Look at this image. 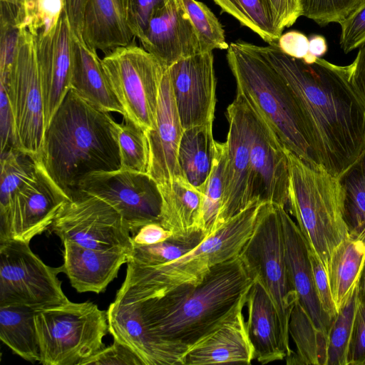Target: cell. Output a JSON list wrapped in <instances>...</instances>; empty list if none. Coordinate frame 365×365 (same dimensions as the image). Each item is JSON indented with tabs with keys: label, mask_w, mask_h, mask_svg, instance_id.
<instances>
[{
	"label": "cell",
	"mask_w": 365,
	"mask_h": 365,
	"mask_svg": "<svg viewBox=\"0 0 365 365\" xmlns=\"http://www.w3.org/2000/svg\"><path fill=\"white\" fill-rule=\"evenodd\" d=\"M36 309L21 304L0 306V339L26 361L39 362Z\"/></svg>",
	"instance_id": "cell-29"
},
{
	"label": "cell",
	"mask_w": 365,
	"mask_h": 365,
	"mask_svg": "<svg viewBox=\"0 0 365 365\" xmlns=\"http://www.w3.org/2000/svg\"><path fill=\"white\" fill-rule=\"evenodd\" d=\"M358 304L359 285L331 322L327 336V365L349 364L350 344Z\"/></svg>",
	"instance_id": "cell-33"
},
{
	"label": "cell",
	"mask_w": 365,
	"mask_h": 365,
	"mask_svg": "<svg viewBox=\"0 0 365 365\" xmlns=\"http://www.w3.org/2000/svg\"><path fill=\"white\" fill-rule=\"evenodd\" d=\"M40 0H25V26L29 28L34 23Z\"/></svg>",
	"instance_id": "cell-53"
},
{
	"label": "cell",
	"mask_w": 365,
	"mask_h": 365,
	"mask_svg": "<svg viewBox=\"0 0 365 365\" xmlns=\"http://www.w3.org/2000/svg\"><path fill=\"white\" fill-rule=\"evenodd\" d=\"M0 1L6 2V3H9V4L16 5L19 7L24 9L25 11V9H24L25 0H0Z\"/></svg>",
	"instance_id": "cell-55"
},
{
	"label": "cell",
	"mask_w": 365,
	"mask_h": 365,
	"mask_svg": "<svg viewBox=\"0 0 365 365\" xmlns=\"http://www.w3.org/2000/svg\"><path fill=\"white\" fill-rule=\"evenodd\" d=\"M51 230L61 242L96 249L120 248L130 252L131 234L120 214L104 200L80 193L61 207Z\"/></svg>",
	"instance_id": "cell-11"
},
{
	"label": "cell",
	"mask_w": 365,
	"mask_h": 365,
	"mask_svg": "<svg viewBox=\"0 0 365 365\" xmlns=\"http://www.w3.org/2000/svg\"><path fill=\"white\" fill-rule=\"evenodd\" d=\"M284 257L292 284L298 301L309 317L316 329L328 336L332 320L322 310L317 297L307 243L297 224L279 205Z\"/></svg>",
	"instance_id": "cell-20"
},
{
	"label": "cell",
	"mask_w": 365,
	"mask_h": 365,
	"mask_svg": "<svg viewBox=\"0 0 365 365\" xmlns=\"http://www.w3.org/2000/svg\"><path fill=\"white\" fill-rule=\"evenodd\" d=\"M13 116L12 147L34 158L41 153L46 124L35 36L23 27L7 75L0 78Z\"/></svg>",
	"instance_id": "cell-8"
},
{
	"label": "cell",
	"mask_w": 365,
	"mask_h": 365,
	"mask_svg": "<svg viewBox=\"0 0 365 365\" xmlns=\"http://www.w3.org/2000/svg\"><path fill=\"white\" fill-rule=\"evenodd\" d=\"M36 158L11 147L1 154L0 213L4 212L15 191L31 175Z\"/></svg>",
	"instance_id": "cell-36"
},
{
	"label": "cell",
	"mask_w": 365,
	"mask_h": 365,
	"mask_svg": "<svg viewBox=\"0 0 365 365\" xmlns=\"http://www.w3.org/2000/svg\"><path fill=\"white\" fill-rule=\"evenodd\" d=\"M269 2L282 31L302 16L301 0H269Z\"/></svg>",
	"instance_id": "cell-46"
},
{
	"label": "cell",
	"mask_w": 365,
	"mask_h": 365,
	"mask_svg": "<svg viewBox=\"0 0 365 365\" xmlns=\"http://www.w3.org/2000/svg\"><path fill=\"white\" fill-rule=\"evenodd\" d=\"M201 43L203 52L227 49L222 25L212 11L197 0H180Z\"/></svg>",
	"instance_id": "cell-38"
},
{
	"label": "cell",
	"mask_w": 365,
	"mask_h": 365,
	"mask_svg": "<svg viewBox=\"0 0 365 365\" xmlns=\"http://www.w3.org/2000/svg\"><path fill=\"white\" fill-rule=\"evenodd\" d=\"M86 0H61L72 32L82 38L83 16Z\"/></svg>",
	"instance_id": "cell-51"
},
{
	"label": "cell",
	"mask_w": 365,
	"mask_h": 365,
	"mask_svg": "<svg viewBox=\"0 0 365 365\" xmlns=\"http://www.w3.org/2000/svg\"><path fill=\"white\" fill-rule=\"evenodd\" d=\"M240 257L255 280L264 287L274 304L287 358L293 353L289 346V317L299 299L285 261L279 205L262 203L252 235Z\"/></svg>",
	"instance_id": "cell-7"
},
{
	"label": "cell",
	"mask_w": 365,
	"mask_h": 365,
	"mask_svg": "<svg viewBox=\"0 0 365 365\" xmlns=\"http://www.w3.org/2000/svg\"><path fill=\"white\" fill-rule=\"evenodd\" d=\"M264 202L254 201L182 257L165 264L145 267L130 262L122 287L145 296L197 284L215 266L238 257L253 231Z\"/></svg>",
	"instance_id": "cell-4"
},
{
	"label": "cell",
	"mask_w": 365,
	"mask_h": 365,
	"mask_svg": "<svg viewBox=\"0 0 365 365\" xmlns=\"http://www.w3.org/2000/svg\"><path fill=\"white\" fill-rule=\"evenodd\" d=\"M348 365H365V304L359 298L350 344Z\"/></svg>",
	"instance_id": "cell-44"
},
{
	"label": "cell",
	"mask_w": 365,
	"mask_h": 365,
	"mask_svg": "<svg viewBox=\"0 0 365 365\" xmlns=\"http://www.w3.org/2000/svg\"><path fill=\"white\" fill-rule=\"evenodd\" d=\"M246 325L255 351V359L262 364L287 357L280 322L274 304L262 284L255 280L247 296Z\"/></svg>",
	"instance_id": "cell-24"
},
{
	"label": "cell",
	"mask_w": 365,
	"mask_h": 365,
	"mask_svg": "<svg viewBox=\"0 0 365 365\" xmlns=\"http://www.w3.org/2000/svg\"><path fill=\"white\" fill-rule=\"evenodd\" d=\"M229 129L224 191L216 230L250 203V130L246 98L237 91L226 110Z\"/></svg>",
	"instance_id": "cell-16"
},
{
	"label": "cell",
	"mask_w": 365,
	"mask_h": 365,
	"mask_svg": "<svg viewBox=\"0 0 365 365\" xmlns=\"http://www.w3.org/2000/svg\"><path fill=\"white\" fill-rule=\"evenodd\" d=\"M359 298L365 304V263L359 284Z\"/></svg>",
	"instance_id": "cell-54"
},
{
	"label": "cell",
	"mask_w": 365,
	"mask_h": 365,
	"mask_svg": "<svg viewBox=\"0 0 365 365\" xmlns=\"http://www.w3.org/2000/svg\"><path fill=\"white\" fill-rule=\"evenodd\" d=\"M205 237L202 234L189 240H179L171 237L163 242L150 245L132 244L128 262L145 267L165 264L182 257Z\"/></svg>",
	"instance_id": "cell-37"
},
{
	"label": "cell",
	"mask_w": 365,
	"mask_h": 365,
	"mask_svg": "<svg viewBox=\"0 0 365 365\" xmlns=\"http://www.w3.org/2000/svg\"><path fill=\"white\" fill-rule=\"evenodd\" d=\"M80 193L97 197L113 207L131 237L143 225L160 222L161 195L157 182L147 173L120 168L93 173L80 182L76 195Z\"/></svg>",
	"instance_id": "cell-12"
},
{
	"label": "cell",
	"mask_w": 365,
	"mask_h": 365,
	"mask_svg": "<svg viewBox=\"0 0 365 365\" xmlns=\"http://www.w3.org/2000/svg\"><path fill=\"white\" fill-rule=\"evenodd\" d=\"M339 44L345 53L361 47L365 43V0H363L340 23Z\"/></svg>",
	"instance_id": "cell-40"
},
{
	"label": "cell",
	"mask_w": 365,
	"mask_h": 365,
	"mask_svg": "<svg viewBox=\"0 0 365 365\" xmlns=\"http://www.w3.org/2000/svg\"><path fill=\"white\" fill-rule=\"evenodd\" d=\"M158 186L162 199L159 222L172 232V237L189 240L205 235L203 192L182 175L175 176Z\"/></svg>",
	"instance_id": "cell-23"
},
{
	"label": "cell",
	"mask_w": 365,
	"mask_h": 365,
	"mask_svg": "<svg viewBox=\"0 0 365 365\" xmlns=\"http://www.w3.org/2000/svg\"><path fill=\"white\" fill-rule=\"evenodd\" d=\"M229 67L242 93L267 119L282 143L312 166L321 167L314 129L297 96L274 68L245 41L229 44Z\"/></svg>",
	"instance_id": "cell-3"
},
{
	"label": "cell",
	"mask_w": 365,
	"mask_h": 365,
	"mask_svg": "<svg viewBox=\"0 0 365 365\" xmlns=\"http://www.w3.org/2000/svg\"><path fill=\"white\" fill-rule=\"evenodd\" d=\"M172 236V232L159 222H150L141 227L131 239L132 244L150 245L163 242Z\"/></svg>",
	"instance_id": "cell-49"
},
{
	"label": "cell",
	"mask_w": 365,
	"mask_h": 365,
	"mask_svg": "<svg viewBox=\"0 0 365 365\" xmlns=\"http://www.w3.org/2000/svg\"><path fill=\"white\" fill-rule=\"evenodd\" d=\"M245 98L250 130V202L285 207L289 202V187L286 148L267 119Z\"/></svg>",
	"instance_id": "cell-14"
},
{
	"label": "cell",
	"mask_w": 365,
	"mask_h": 365,
	"mask_svg": "<svg viewBox=\"0 0 365 365\" xmlns=\"http://www.w3.org/2000/svg\"><path fill=\"white\" fill-rule=\"evenodd\" d=\"M62 266L46 264L29 243L0 242V306L21 304L36 309L68 300L58 274Z\"/></svg>",
	"instance_id": "cell-10"
},
{
	"label": "cell",
	"mask_w": 365,
	"mask_h": 365,
	"mask_svg": "<svg viewBox=\"0 0 365 365\" xmlns=\"http://www.w3.org/2000/svg\"><path fill=\"white\" fill-rule=\"evenodd\" d=\"M363 0H301L302 16L324 26L340 24Z\"/></svg>",
	"instance_id": "cell-39"
},
{
	"label": "cell",
	"mask_w": 365,
	"mask_h": 365,
	"mask_svg": "<svg viewBox=\"0 0 365 365\" xmlns=\"http://www.w3.org/2000/svg\"><path fill=\"white\" fill-rule=\"evenodd\" d=\"M291 87L316 133L322 168L339 178L365 150V106L348 66L318 57L311 64L291 57L277 43L256 46Z\"/></svg>",
	"instance_id": "cell-1"
},
{
	"label": "cell",
	"mask_w": 365,
	"mask_h": 365,
	"mask_svg": "<svg viewBox=\"0 0 365 365\" xmlns=\"http://www.w3.org/2000/svg\"><path fill=\"white\" fill-rule=\"evenodd\" d=\"M308 254L317 297L324 312L333 321L337 314V309L332 298L327 270L317 255L309 245Z\"/></svg>",
	"instance_id": "cell-41"
},
{
	"label": "cell",
	"mask_w": 365,
	"mask_h": 365,
	"mask_svg": "<svg viewBox=\"0 0 365 365\" xmlns=\"http://www.w3.org/2000/svg\"><path fill=\"white\" fill-rule=\"evenodd\" d=\"M1 154L13 145V116L4 86L0 85Z\"/></svg>",
	"instance_id": "cell-48"
},
{
	"label": "cell",
	"mask_w": 365,
	"mask_h": 365,
	"mask_svg": "<svg viewBox=\"0 0 365 365\" xmlns=\"http://www.w3.org/2000/svg\"><path fill=\"white\" fill-rule=\"evenodd\" d=\"M62 8L61 0H40L36 19L27 29L34 35L48 31L57 21Z\"/></svg>",
	"instance_id": "cell-45"
},
{
	"label": "cell",
	"mask_w": 365,
	"mask_h": 365,
	"mask_svg": "<svg viewBox=\"0 0 365 365\" xmlns=\"http://www.w3.org/2000/svg\"><path fill=\"white\" fill-rule=\"evenodd\" d=\"M226 160V142L215 141L213 164L203 190L202 217L206 237L216 230L224 191Z\"/></svg>",
	"instance_id": "cell-34"
},
{
	"label": "cell",
	"mask_w": 365,
	"mask_h": 365,
	"mask_svg": "<svg viewBox=\"0 0 365 365\" xmlns=\"http://www.w3.org/2000/svg\"><path fill=\"white\" fill-rule=\"evenodd\" d=\"M40 360L44 365H83L105 347L107 311L90 302L63 303L36 309Z\"/></svg>",
	"instance_id": "cell-6"
},
{
	"label": "cell",
	"mask_w": 365,
	"mask_h": 365,
	"mask_svg": "<svg viewBox=\"0 0 365 365\" xmlns=\"http://www.w3.org/2000/svg\"><path fill=\"white\" fill-rule=\"evenodd\" d=\"M277 44L287 55L304 60L309 54V38L297 31H290L282 34Z\"/></svg>",
	"instance_id": "cell-47"
},
{
	"label": "cell",
	"mask_w": 365,
	"mask_h": 365,
	"mask_svg": "<svg viewBox=\"0 0 365 365\" xmlns=\"http://www.w3.org/2000/svg\"><path fill=\"white\" fill-rule=\"evenodd\" d=\"M183 130L166 68L160 85L155 125L145 132L149 151L147 174L158 185L182 175L178 150Z\"/></svg>",
	"instance_id": "cell-19"
},
{
	"label": "cell",
	"mask_w": 365,
	"mask_h": 365,
	"mask_svg": "<svg viewBox=\"0 0 365 365\" xmlns=\"http://www.w3.org/2000/svg\"><path fill=\"white\" fill-rule=\"evenodd\" d=\"M168 0H124L126 19L135 37L140 39L154 10Z\"/></svg>",
	"instance_id": "cell-42"
},
{
	"label": "cell",
	"mask_w": 365,
	"mask_h": 365,
	"mask_svg": "<svg viewBox=\"0 0 365 365\" xmlns=\"http://www.w3.org/2000/svg\"><path fill=\"white\" fill-rule=\"evenodd\" d=\"M102 64L124 110L123 120L145 132L153 129L166 68L154 56L134 44L109 52Z\"/></svg>",
	"instance_id": "cell-9"
},
{
	"label": "cell",
	"mask_w": 365,
	"mask_h": 365,
	"mask_svg": "<svg viewBox=\"0 0 365 365\" xmlns=\"http://www.w3.org/2000/svg\"><path fill=\"white\" fill-rule=\"evenodd\" d=\"M242 302L214 331L186 351L183 365L246 364L255 359Z\"/></svg>",
	"instance_id": "cell-21"
},
{
	"label": "cell",
	"mask_w": 365,
	"mask_h": 365,
	"mask_svg": "<svg viewBox=\"0 0 365 365\" xmlns=\"http://www.w3.org/2000/svg\"><path fill=\"white\" fill-rule=\"evenodd\" d=\"M82 38L91 48L107 53L133 44L124 0H86Z\"/></svg>",
	"instance_id": "cell-26"
},
{
	"label": "cell",
	"mask_w": 365,
	"mask_h": 365,
	"mask_svg": "<svg viewBox=\"0 0 365 365\" xmlns=\"http://www.w3.org/2000/svg\"><path fill=\"white\" fill-rule=\"evenodd\" d=\"M364 263L365 245L349 235L334 250L327 272L337 312L359 285Z\"/></svg>",
	"instance_id": "cell-28"
},
{
	"label": "cell",
	"mask_w": 365,
	"mask_h": 365,
	"mask_svg": "<svg viewBox=\"0 0 365 365\" xmlns=\"http://www.w3.org/2000/svg\"><path fill=\"white\" fill-rule=\"evenodd\" d=\"M72 72L70 89L103 110L125 115L110 84L96 51L73 33L71 38Z\"/></svg>",
	"instance_id": "cell-25"
},
{
	"label": "cell",
	"mask_w": 365,
	"mask_h": 365,
	"mask_svg": "<svg viewBox=\"0 0 365 365\" xmlns=\"http://www.w3.org/2000/svg\"><path fill=\"white\" fill-rule=\"evenodd\" d=\"M72 31L63 8L56 24L35 36L46 130L70 91Z\"/></svg>",
	"instance_id": "cell-17"
},
{
	"label": "cell",
	"mask_w": 365,
	"mask_h": 365,
	"mask_svg": "<svg viewBox=\"0 0 365 365\" xmlns=\"http://www.w3.org/2000/svg\"><path fill=\"white\" fill-rule=\"evenodd\" d=\"M63 272L71 286L80 293L99 294L117 277L121 266L128 261L123 249L96 250L65 240Z\"/></svg>",
	"instance_id": "cell-22"
},
{
	"label": "cell",
	"mask_w": 365,
	"mask_h": 365,
	"mask_svg": "<svg viewBox=\"0 0 365 365\" xmlns=\"http://www.w3.org/2000/svg\"><path fill=\"white\" fill-rule=\"evenodd\" d=\"M212 124L211 122L185 129L178 150L182 176L202 192L215 154Z\"/></svg>",
	"instance_id": "cell-27"
},
{
	"label": "cell",
	"mask_w": 365,
	"mask_h": 365,
	"mask_svg": "<svg viewBox=\"0 0 365 365\" xmlns=\"http://www.w3.org/2000/svg\"><path fill=\"white\" fill-rule=\"evenodd\" d=\"M36 160L33 173L0 213V242L15 240L29 243L50 227L62 205L70 200Z\"/></svg>",
	"instance_id": "cell-13"
},
{
	"label": "cell",
	"mask_w": 365,
	"mask_h": 365,
	"mask_svg": "<svg viewBox=\"0 0 365 365\" xmlns=\"http://www.w3.org/2000/svg\"><path fill=\"white\" fill-rule=\"evenodd\" d=\"M167 70L182 128L213 122L217 81L212 51L180 59Z\"/></svg>",
	"instance_id": "cell-15"
},
{
	"label": "cell",
	"mask_w": 365,
	"mask_h": 365,
	"mask_svg": "<svg viewBox=\"0 0 365 365\" xmlns=\"http://www.w3.org/2000/svg\"><path fill=\"white\" fill-rule=\"evenodd\" d=\"M338 179L349 235L365 245V150Z\"/></svg>",
	"instance_id": "cell-31"
},
{
	"label": "cell",
	"mask_w": 365,
	"mask_h": 365,
	"mask_svg": "<svg viewBox=\"0 0 365 365\" xmlns=\"http://www.w3.org/2000/svg\"><path fill=\"white\" fill-rule=\"evenodd\" d=\"M289 168V205L308 245L327 271L335 248L349 232L338 178L285 148Z\"/></svg>",
	"instance_id": "cell-5"
},
{
	"label": "cell",
	"mask_w": 365,
	"mask_h": 365,
	"mask_svg": "<svg viewBox=\"0 0 365 365\" xmlns=\"http://www.w3.org/2000/svg\"><path fill=\"white\" fill-rule=\"evenodd\" d=\"M88 364L143 365L139 356L130 347L116 340L87 359L83 365Z\"/></svg>",
	"instance_id": "cell-43"
},
{
	"label": "cell",
	"mask_w": 365,
	"mask_h": 365,
	"mask_svg": "<svg viewBox=\"0 0 365 365\" xmlns=\"http://www.w3.org/2000/svg\"><path fill=\"white\" fill-rule=\"evenodd\" d=\"M139 40L143 48L165 68L180 59L203 52L180 0H168L155 9Z\"/></svg>",
	"instance_id": "cell-18"
},
{
	"label": "cell",
	"mask_w": 365,
	"mask_h": 365,
	"mask_svg": "<svg viewBox=\"0 0 365 365\" xmlns=\"http://www.w3.org/2000/svg\"><path fill=\"white\" fill-rule=\"evenodd\" d=\"M116 123L71 89L53 116L37 159L69 199L88 175L120 169Z\"/></svg>",
	"instance_id": "cell-2"
},
{
	"label": "cell",
	"mask_w": 365,
	"mask_h": 365,
	"mask_svg": "<svg viewBox=\"0 0 365 365\" xmlns=\"http://www.w3.org/2000/svg\"><path fill=\"white\" fill-rule=\"evenodd\" d=\"M327 41L323 36L313 35L309 38V53L322 57L327 53Z\"/></svg>",
	"instance_id": "cell-52"
},
{
	"label": "cell",
	"mask_w": 365,
	"mask_h": 365,
	"mask_svg": "<svg viewBox=\"0 0 365 365\" xmlns=\"http://www.w3.org/2000/svg\"><path fill=\"white\" fill-rule=\"evenodd\" d=\"M349 67L350 81L365 106V43Z\"/></svg>",
	"instance_id": "cell-50"
},
{
	"label": "cell",
	"mask_w": 365,
	"mask_h": 365,
	"mask_svg": "<svg viewBox=\"0 0 365 365\" xmlns=\"http://www.w3.org/2000/svg\"><path fill=\"white\" fill-rule=\"evenodd\" d=\"M289 334L297 351L286 358L287 364L327 365V336L316 329L299 301L291 312Z\"/></svg>",
	"instance_id": "cell-30"
},
{
	"label": "cell",
	"mask_w": 365,
	"mask_h": 365,
	"mask_svg": "<svg viewBox=\"0 0 365 365\" xmlns=\"http://www.w3.org/2000/svg\"><path fill=\"white\" fill-rule=\"evenodd\" d=\"M223 12L236 19L268 44L277 43L282 34L269 0H212Z\"/></svg>",
	"instance_id": "cell-32"
},
{
	"label": "cell",
	"mask_w": 365,
	"mask_h": 365,
	"mask_svg": "<svg viewBox=\"0 0 365 365\" xmlns=\"http://www.w3.org/2000/svg\"><path fill=\"white\" fill-rule=\"evenodd\" d=\"M115 138L118 147L120 169L147 173L149 151L145 131L132 122L116 123Z\"/></svg>",
	"instance_id": "cell-35"
}]
</instances>
